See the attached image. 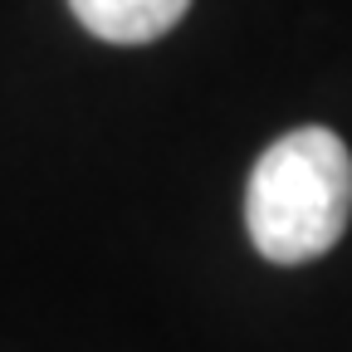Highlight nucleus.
Masks as SVG:
<instances>
[{"instance_id":"f257e3e1","label":"nucleus","mask_w":352,"mask_h":352,"mask_svg":"<svg viewBox=\"0 0 352 352\" xmlns=\"http://www.w3.org/2000/svg\"><path fill=\"white\" fill-rule=\"evenodd\" d=\"M352 220V157L333 127H294L264 152L245 186V230L270 264L328 254Z\"/></svg>"},{"instance_id":"f03ea898","label":"nucleus","mask_w":352,"mask_h":352,"mask_svg":"<svg viewBox=\"0 0 352 352\" xmlns=\"http://www.w3.org/2000/svg\"><path fill=\"white\" fill-rule=\"evenodd\" d=\"M69 10L103 44H152L182 25L191 0H69Z\"/></svg>"}]
</instances>
